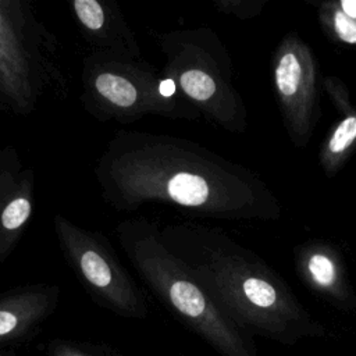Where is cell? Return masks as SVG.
<instances>
[{
	"label": "cell",
	"mask_w": 356,
	"mask_h": 356,
	"mask_svg": "<svg viewBox=\"0 0 356 356\" xmlns=\"http://www.w3.org/2000/svg\"><path fill=\"white\" fill-rule=\"evenodd\" d=\"M115 161L125 204L160 202L197 218L273 221L282 207L253 170L189 139L136 135Z\"/></svg>",
	"instance_id": "cell-1"
},
{
	"label": "cell",
	"mask_w": 356,
	"mask_h": 356,
	"mask_svg": "<svg viewBox=\"0 0 356 356\" xmlns=\"http://www.w3.org/2000/svg\"><path fill=\"white\" fill-rule=\"evenodd\" d=\"M160 239L218 309L249 337L293 345L325 335V327L305 309L285 280L221 228L167 224L160 229Z\"/></svg>",
	"instance_id": "cell-2"
},
{
	"label": "cell",
	"mask_w": 356,
	"mask_h": 356,
	"mask_svg": "<svg viewBox=\"0 0 356 356\" xmlns=\"http://www.w3.org/2000/svg\"><path fill=\"white\" fill-rule=\"evenodd\" d=\"M121 234L138 271L181 323L221 356H259L250 337L218 309L185 264L167 250L154 224L128 221Z\"/></svg>",
	"instance_id": "cell-3"
},
{
	"label": "cell",
	"mask_w": 356,
	"mask_h": 356,
	"mask_svg": "<svg viewBox=\"0 0 356 356\" xmlns=\"http://www.w3.org/2000/svg\"><path fill=\"white\" fill-rule=\"evenodd\" d=\"M165 54L164 78L171 79L207 121L232 134L248 129V108L234 85L231 56L209 26L159 33Z\"/></svg>",
	"instance_id": "cell-4"
},
{
	"label": "cell",
	"mask_w": 356,
	"mask_h": 356,
	"mask_svg": "<svg viewBox=\"0 0 356 356\" xmlns=\"http://www.w3.org/2000/svg\"><path fill=\"white\" fill-rule=\"evenodd\" d=\"M274 93L291 142L309 145L321 118L323 76L317 57L296 32L286 33L271 58Z\"/></svg>",
	"instance_id": "cell-5"
},
{
	"label": "cell",
	"mask_w": 356,
	"mask_h": 356,
	"mask_svg": "<svg viewBox=\"0 0 356 356\" xmlns=\"http://www.w3.org/2000/svg\"><path fill=\"white\" fill-rule=\"evenodd\" d=\"M300 280L335 309L356 313V291L341 252L330 242L312 239L295 249Z\"/></svg>",
	"instance_id": "cell-6"
},
{
	"label": "cell",
	"mask_w": 356,
	"mask_h": 356,
	"mask_svg": "<svg viewBox=\"0 0 356 356\" xmlns=\"http://www.w3.org/2000/svg\"><path fill=\"white\" fill-rule=\"evenodd\" d=\"M323 90L327 92L339 118L318 152V164L328 178L346 164L356 147V104L350 90L338 76H323Z\"/></svg>",
	"instance_id": "cell-7"
},
{
	"label": "cell",
	"mask_w": 356,
	"mask_h": 356,
	"mask_svg": "<svg viewBox=\"0 0 356 356\" xmlns=\"http://www.w3.org/2000/svg\"><path fill=\"white\" fill-rule=\"evenodd\" d=\"M324 35L337 44L356 47V0H325L317 6Z\"/></svg>",
	"instance_id": "cell-8"
},
{
	"label": "cell",
	"mask_w": 356,
	"mask_h": 356,
	"mask_svg": "<svg viewBox=\"0 0 356 356\" xmlns=\"http://www.w3.org/2000/svg\"><path fill=\"white\" fill-rule=\"evenodd\" d=\"M267 0H214V7L228 15H234L242 21L252 19L263 13Z\"/></svg>",
	"instance_id": "cell-9"
},
{
	"label": "cell",
	"mask_w": 356,
	"mask_h": 356,
	"mask_svg": "<svg viewBox=\"0 0 356 356\" xmlns=\"http://www.w3.org/2000/svg\"><path fill=\"white\" fill-rule=\"evenodd\" d=\"M32 206L25 197H17L7 204L1 214V225L6 229H17L28 220Z\"/></svg>",
	"instance_id": "cell-10"
},
{
	"label": "cell",
	"mask_w": 356,
	"mask_h": 356,
	"mask_svg": "<svg viewBox=\"0 0 356 356\" xmlns=\"http://www.w3.org/2000/svg\"><path fill=\"white\" fill-rule=\"evenodd\" d=\"M75 13L90 31H99L104 24V11L96 0H75Z\"/></svg>",
	"instance_id": "cell-11"
},
{
	"label": "cell",
	"mask_w": 356,
	"mask_h": 356,
	"mask_svg": "<svg viewBox=\"0 0 356 356\" xmlns=\"http://www.w3.org/2000/svg\"><path fill=\"white\" fill-rule=\"evenodd\" d=\"M19 325L18 316L6 309H0V337L11 334Z\"/></svg>",
	"instance_id": "cell-12"
},
{
	"label": "cell",
	"mask_w": 356,
	"mask_h": 356,
	"mask_svg": "<svg viewBox=\"0 0 356 356\" xmlns=\"http://www.w3.org/2000/svg\"><path fill=\"white\" fill-rule=\"evenodd\" d=\"M75 356H81V355H75Z\"/></svg>",
	"instance_id": "cell-13"
}]
</instances>
